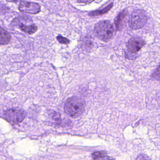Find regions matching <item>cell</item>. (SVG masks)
<instances>
[{
	"mask_svg": "<svg viewBox=\"0 0 160 160\" xmlns=\"http://www.w3.org/2000/svg\"><path fill=\"white\" fill-rule=\"evenodd\" d=\"M85 108L84 100L76 96H73L66 101L64 106V111L68 116L76 118L83 113Z\"/></svg>",
	"mask_w": 160,
	"mask_h": 160,
	"instance_id": "1",
	"label": "cell"
},
{
	"mask_svg": "<svg viewBox=\"0 0 160 160\" xmlns=\"http://www.w3.org/2000/svg\"><path fill=\"white\" fill-rule=\"evenodd\" d=\"M94 32L99 39L108 42L113 37L114 29L109 21H103L95 25Z\"/></svg>",
	"mask_w": 160,
	"mask_h": 160,
	"instance_id": "2",
	"label": "cell"
},
{
	"mask_svg": "<svg viewBox=\"0 0 160 160\" xmlns=\"http://www.w3.org/2000/svg\"><path fill=\"white\" fill-rule=\"evenodd\" d=\"M147 21V15L144 11L135 10L132 13L130 17V28L133 30L139 29L144 27Z\"/></svg>",
	"mask_w": 160,
	"mask_h": 160,
	"instance_id": "3",
	"label": "cell"
},
{
	"mask_svg": "<svg viewBox=\"0 0 160 160\" xmlns=\"http://www.w3.org/2000/svg\"><path fill=\"white\" fill-rule=\"evenodd\" d=\"M4 118L12 124H16L23 121L26 117L24 110L20 108H12L5 111Z\"/></svg>",
	"mask_w": 160,
	"mask_h": 160,
	"instance_id": "4",
	"label": "cell"
},
{
	"mask_svg": "<svg viewBox=\"0 0 160 160\" xmlns=\"http://www.w3.org/2000/svg\"><path fill=\"white\" fill-rule=\"evenodd\" d=\"M18 9L22 12L31 14H37L41 11V6L38 3L28 2H21Z\"/></svg>",
	"mask_w": 160,
	"mask_h": 160,
	"instance_id": "5",
	"label": "cell"
},
{
	"mask_svg": "<svg viewBox=\"0 0 160 160\" xmlns=\"http://www.w3.org/2000/svg\"><path fill=\"white\" fill-rule=\"evenodd\" d=\"M145 44V42L140 38H132L127 43L128 51L131 53H136Z\"/></svg>",
	"mask_w": 160,
	"mask_h": 160,
	"instance_id": "6",
	"label": "cell"
},
{
	"mask_svg": "<svg viewBox=\"0 0 160 160\" xmlns=\"http://www.w3.org/2000/svg\"><path fill=\"white\" fill-rule=\"evenodd\" d=\"M19 29L25 33L31 35L35 33L37 31L38 28L35 24H32L30 25H26L22 23H19L18 24Z\"/></svg>",
	"mask_w": 160,
	"mask_h": 160,
	"instance_id": "7",
	"label": "cell"
},
{
	"mask_svg": "<svg viewBox=\"0 0 160 160\" xmlns=\"http://www.w3.org/2000/svg\"><path fill=\"white\" fill-rule=\"evenodd\" d=\"M127 16V12L126 10L122 11L118 15L115 21L117 29L121 30L122 28L125 23Z\"/></svg>",
	"mask_w": 160,
	"mask_h": 160,
	"instance_id": "8",
	"label": "cell"
},
{
	"mask_svg": "<svg viewBox=\"0 0 160 160\" xmlns=\"http://www.w3.org/2000/svg\"><path fill=\"white\" fill-rule=\"evenodd\" d=\"M12 38V35L10 33L0 27V45L8 44Z\"/></svg>",
	"mask_w": 160,
	"mask_h": 160,
	"instance_id": "9",
	"label": "cell"
},
{
	"mask_svg": "<svg viewBox=\"0 0 160 160\" xmlns=\"http://www.w3.org/2000/svg\"><path fill=\"white\" fill-rule=\"evenodd\" d=\"M113 7V3H110L109 5L107 7H105L104 9L102 10H97V11H93L89 14V15L91 16H96L102 15L108 12L110 9Z\"/></svg>",
	"mask_w": 160,
	"mask_h": 160,
	"instance_id": "10",
	"label": "cell"
},
{
	"mask_svg": "<svg viewBox=\"0 0 160 160\" xmlns=\"http://www.w3.org/2000/svg\"><path fill=\"white\" fill-rule=\"evenodd\" d=\"M105 152H97L92 154V157L93 159H108V158H106V156H105Z\"/></svg>",
	"mask_w": 160,
	"mask_h": 160,
	"instance_id": "11",
	"label": "cell"
},
{
	"mask_svg": "<svg viewBox=\"0 0 160 160\" xmlns=\"http://www.w3.org/2000/svg\"><path fill=\"white\" fill-rule=\"evenodd\" d=\"M57 40L60 43L63 44H68L70 43V41L67 38H65L61 35H58L57 37Z\"/></svg>",
	"mask_w": 160,
	"mask_h": 160,
	"instance_id": "12",
	"label": "cell"
},
{
	"mask_svg": "<svg viewBox=\"0 0 160 160\" xmlns=\"http://www.w3.org/2000/svg\"><path fill=\"white\" fill-rule=\"evenodd\" d=\"M53 119L56 121L58 123H61V119L60 116L59 114L58 113H56L53 116Z\"/></svg>",
	"mask_w": 160,
	"mask_h": 160,
	"instance_id": "13",
	"label": "cell"
},
{
	"mask_svg": "<svg viewBox=\"0 0 160 160\" xmlns=\"http://www.w3.org/2000/svg\"><path fill=\"white\" fill-rule=\"evenodd\" d=\"M159 67H158V69H157V70H156V71H155V72H154V73L153 74V78H158V80H159V77H160V72H157V71H158V69H159Z\"/></svg>",
	"mask_w": 160,
	"mask_h": 160,
	"instance_id": "14",
	"label": "cell"
},
{
	"mask_svg": "<svg viewBox=\"0 0 160 160\" xmlns=\"http://www.w3.org/2000/svg\"><path fill=\"white\" fill-rule=\"evenodd\" d=\"M6 1H7V2H15V3L18 2L19 1H23V0H6Z\"/></svg>",
	"mask_w": 160,
	"mask_h": 160,
	"instance_id": "15",
	"label": "cell"
},
{
	"mask_svg": "<svg viewBox=\"0 0 160 160\" xmlns=\"http://www.w3.org/2000/svg\"><path fill=\"white\" fill-rule=\"evenodd\" d=\"M80 2H84V3H87L89 2L92 1V0H78Z\"/></svg>",
	"mask_w": 160,
	"mask_h": 160,
	"instance_id": "16",
	"label": "cell"
}]
</instances>
